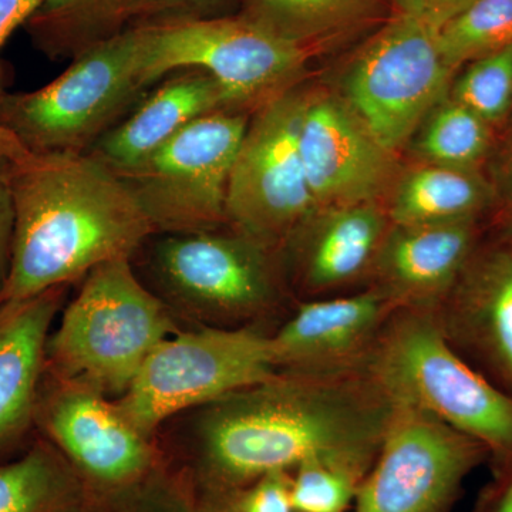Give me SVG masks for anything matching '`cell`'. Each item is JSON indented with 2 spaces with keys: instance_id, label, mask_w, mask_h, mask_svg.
<instances>
[{
  "instance_id": "cell-1",
  "label": "cell",
  "mask_w": 512,
  "mask_h": 512,
  "mask_svg": "<svg viewBox=\"0 0 512 512\" xmlns=\"http://www.w3.org/2000/svg\"><path fill=\"white\" fill-rule=\"evenodd\" d=\"M396 403L367 372H278L168 420L164 463L214 512L262 476L309 461L369 473Z\"/></svg>"
},
{
  "instance_id": "cell-2",
  "label": "cell",
  "mask_w": 512,
  "mask_h": 512,
  "mask_svg": "<svg viewBox=\"0 0 512 512\" xmlns=\"http://www.w3.org/2000/svg\"><path fill=\"white\" fill-rule=\"evenodd\" d=\"M6 171L16 221L0 303L83 281L156 234L127 184L92 154H30Z\"/></svg>"
},
{
  "instance_id": "cell-3",
  "label": "cell",
  "mask_w": 512,
  "mask_h": 512,
  "mask_svg": "<svg viewBox=\"0 0 512 512\" xmlns=\"http://www.w3.org/2000/svg\"><path fill=\"white\" fill-rule=\"evenodd\" d=\"M131 262L187 328L272 333L295 303L278 254L229 227L151 235Z\"/></svg>"
},
{
  "instance_id": "cell-4",
  "label": "cell",
  "mask_w": 512,
  "mask_h": 512,
  "mask_svg": "<svg viewBox=\"0 0 512 512\" xmlns=\"http://www.w3.org/2000/svg\"><path fill=\"white\" fill-rule=\"evenodd\" d=\"M180 329L138 278L131 258L114 259L94 268L64 305L46 340L45 373L117 400L148 355Z\"/></svg>"
},
{
  "instance_id": "cell-5",
  "label": "cell",
  "mask_w": 512,
  "mask_h": 512,
  "mask_svg": "<svg viewBox=\"0 0 512 512\" xmlns=\"http://www.w3.org/2000/svg\"><path fill=\"white\" fill-rule=\"evenodd\" d=\"M363 370L394 402L419 407L480 441L493 464L512 457V396L450 345L436 313L394 311Z\"/></svg>"
},
{
  "instance_id": "cell-6",
  "label": "cell",
  "mask_w": 512,
  "mask_h": 512,
  "mask_svg": "<svg viewBox=\"0 0 512 512\" xmlns=\"http://www.w3.org/2000/svg\"><path fill=\"white\" fill-rule=\"evenodd\" d=\"M144 29L86 50L33 92L0 94V126L29 153L86 154L146 96Z\"/></svg>"
},
{
  "instance_id": "cell-7",
  "label": "cell",
  "mask_w": 512,
  "mask_h": 512,
  "mask_svg": "<svg viewBox=\"0 0 512 512\" xmlns=\"http://www.w3.org/2000/svg\"><path fill=\"white\" fill-rule=\"evenodd\" d=\"M271 333L256 328H184L168 336L116 400L146 436L164 423L225 394L276 375Z\"/></svg>"
},
{
  "instance_id": "cell-8",
  "label": "cell",
  "mask_w": 512,
  "mask_h": 512,
  "mask_svg": "<svg viewBox=\"0 0 512 512\" xmlns=\"http://www.w3.org/2000/svg\"><path fill=\"white\" fill-rule=\"evenodd\" d=\"M141 28L147 87L178 70L201 69L220 84L229 109L244 113L295 86L311 55L239 13Z\"/></svg>"
},
{
  "instance_id": "cell-9",
  "label": "cell",
  "mask_w": 512,
  "mask_h": 512,
  "mask_svg": "<svg viewBox=\"0 0 512 512\" xmlns=\"http://www.w3.org/2000/svg\"><path fill=\"white\" fill-rule=\"evenodd\" d=\"M453 74L441 55L437 29L423 16L397 13L353 57L342 99L396 154L446 99Z\"/></svg>"
},
{
  "instance_id": "cell-10",
  "label": "cell",
  "mask_w": 512,
  "mask_h": 512,
  "mask_svg": "<svg viewBox=\"0 0 512 512\" xmlns=\"http://www.w3.org/2000/svg\"><path fill=\"white\" fill-rule=\"evenodd\" d=\"M248 124L244 111H214L119 175L156 234L227 227L229 175Z\"/></svg>"
},
{
  "instance_id": "cell-11",
  "label": "cell",
  "mask_w": 512,
  "mask_h": 512,
  "mask_svg": "<svg viewBox=\"0 0 512 512\" xmlns=\"http://www.w3.org/2000/svg\"><path fill=\"white\" fill-rule=\"evenodd\" d=\"M303 100L293 86L252 113L229 175L227 227L276 254L318 211L299 150Z\"/></svg>"
},
{
  "instance_id": "cell-12",
  "label": "cell",
  "mask_w": 512,
  "mask_h": 512,
  "mask_svg": "<svg viewBox=\"0 0 512 512\" xmlns=\"http://www.w3.org/2000/svg\"><path fill=\"white\" fill-rule=\"evenodd\" d=\"M35 430L66 458L99 512H109L111 504L164 463L156 437L133 426L116 400L46 373L37 396Z\"/></svg>"
},
{
  "instance_id": "cell-13",
  "label": "cell",
  "mask_w": 512,
  "mask_h": 512,
  "mask_svg": "<svg viewBox=\"0 0 512 512\" xmlns=\"http://www.w3.org/2000/svg\"><path fill=\"white\" fill-rule=\"evenodd\" d=\"M396 403V402H394ZM487 448L412 404L396 403L357 512H446Z\"/></svg>"
},
{
  "instance_id": "cell-14",
  "label": "cell",
  "mask_w": 512,
  "mask_h": 512,
  "mask_svg": "<svg viewBox=\"0 0 512 512\" xmlns=\"http://www.w3.org/2000/svg\"><path fill=\"white\" fill-rule=\"evenodd\" d=\"M299 150L318 211L383 204L399 177L394 154L335 94L305 92Z\"/></svg>"
},
{
  "instance_id": "cell-15",
  "label": "cell",
  "mask_w": 512,
  "mask_h": 512,
  "mask_svg": "<svg viewBox=\"0 0 512 512\" xmlns=\"http://www.w3.org/2000/svg\"><path fill=\"white\" fill-rule=\"evenodd\" d=\"M392 227L380 202L319 210L278 252L293 301L332 298L369 288Z\"/></svg>"
},
{
  "instance_id": "cell-16",
  "label": "cell",
  "mask_w": 512,
  "mask_h": 512,
  "mask_svg": "<svg viewBox=\"0 0 512 512\" xmlns=\"http://www.w3.org/2000/svg\"><path fill=\"white\" fill-rule=\"evenodd\" d=\"M434 313L450 345L512 396V232L477 245Z\"/></svg>"
},
{
  "instance_id": "cell-17",
  "label": "cell",
  "mask_w": 512,
  "mask_h": 512,
  "mask_svg": "<svg viewBox=\"0 0 512 512\" xmlns=\"http://www.w3.org/2000/svg\"><path fill=\"white\" fill-rule=\"evenodd\" d=\"M396 311L379 289L298 301L269 335L276 372H360Z\"/></svg>"
},
{
  "instance_id": "cell-18",
  "label": "cell",
  "mask_w": 512,
  "mask_h": 512,
  "mask_svg": "<svg viewBox=\"0 0 512 512\" xmlns=\"http://www.w3.org/2000/svg\"><path fill=\"white\" fill-rule=\"evenodd\" d=\"M478 220L392 225L384 238L370 286L394 309L436 312L480 244Z\"/></svg>"
},
{
  "instance_id": "cell-19",
  "label": "cell",
  "mask_w": 512,
  "mask_h": 512,
  "mask_svg": "<svg viewBox=\"0 0 512 512\" xmlns=\"http://www.w3.org/2000/svg\"><path fill=\"white\" fill-rule=\"evenodd\" d=\"M70 286L0 303V451L35 430L46 340Z\"/></svg>"
},
{
  "instance_id": "cell-20",
  "label": "cell",
  "mask_w": 512,
  "mask_h": 512,
  "mask_svg": "<svg viewBox=\"0 0 512 512\" xmlns=\"http://www.w3.org/2000/svg\"><path fill=\"white\" fill-rule=\"evenodd\" d=\"M178 72L147 93L89 154L121 175L143 163L192 121L214 111L231 110L224 90L211 74L201 69Z\"/></svg>"
},
{
  "instance_id": "cell-21",
  "label": "cell",
  "mask_w": 512,
  "mask_h": 512,
  "mask_svg": "<svg viewBox=\"0 0 512 512\" xmlns=\"http://www.w3.org/2000/svg\"><path fill=\"white\" fill-rule=\"evenodd\" d=\"M493 190L477 170L420 163L397 177L386 207L392 225L480 220Z\"/></svg>"
},
{
  "instance_id": "cell-22",
  "label": "cell",
  "mask_w": 512,
  "mask_h": 512,
  "mask_svg": "<svg viewBox=\"0 0 512 512\" xmlns=\"http://www.w3.org/2000/svg\"><path fill=\"white\" fill-rule=\"evenodd\" d=\"M0 512H99V508L62 453L37 434L22 457L0 464Z\"/></svg>"
},
{
  "instance_id": "cell-23",
  "label": "cell",
  "mask_w": 512,
  "mask_h": 512,
  "mask_svg": "<svg viewBox=\"0 0 512 512\" xmlns=\"http://www.w3.org/2000/svg\"><path fill=\"white\" fill-rule=\"evenodd\" d=\"M141 0H40L25 28L52 60H72L134 25Z\"/></svg>"
},
{
  "instance_id": "cell-24",
  "label": "cell",
  "mask_w": 512,
  "mask_h": 512,
  "mask_svg": "<svg viewBox=\"0 0 512 512\" xmlns=\"http://www.w3.org/2000/svg\"><path fill=\"white\" fill-rule=\"evenodd\" d=\"M387 0H242L238 13L311 53L380 18Z\"/></svg>"
},
{
  "instance_id": "cell-25",
  "label": "cell",
  "mask_w": 512,
  "mask_h": 512,
  "mask_svg": "<svg viewBox=\"0 0 512 512\" xmlns=\"http://www.w3.org/2000/svg\"><path fill=\"white\" fill-rule=\"evenodd\" d=\"M421 163L477 170L491 148V126L473 111L446 97L414 134Z\"/></svg>"
},
{
  "instance_id": "cell-26",
  "label": "cell",
  "mask_w": 512,
  "mask_h": 512,
  "mask_svg": "<svg viewBox=\"0 0 512 512\" xmlns=\"http://www.w3.org/2000/svg\"><path fill=\"white\" fill-rule=\"evenodd\" d=\"M451 70L512 46V0H474L437 30Z\"/></svg>"
},
{
  "instance_id": "cell-27",
  "label": "cell",
  "mask_w": 512,
  "mask_h": 512,
  "mask_svg": "<svg viewBox=\"0 0 512 512\" xmlns=\"http://www.w3.org/2000/svg\"><path fill=\"white\" fill-rule=\"evenodd\" d=\"M450 99L491 127L503 121L512 109V46L468 63Z\"/></svg>"
},
{
  "instance_id": "cell-28",
  "label": "cell",
  "mask_w": 512,
  "mask_h": 512,
  "mask_svg": "<svg viewBox=\"0 0 512 512\" xmlns=\"http://www.w3.org/2000/svg\"><path fill=\"white\" fill-rule=\"evenodd\" d=\"M365 474L342 464L309 461L291 473L295 512H345L356 500Z\"/></svg>"
},
{
  "instance_id": "cell-29",
  "label": "cell",
  "mask_w": 512,
  "mask_h": 512,
  "mask_svg": "<svg viewBox=\"0 0 512 512\" xmlns=\"http://www.w3.org/2000/svg\"><path fill=\"white\" fill-rule=\"evenodd\" d=\"M109 512H202L183 478L163 463L147 480L111 504Z\"/></svg>"
},
{
  "instance_id": "cell-30",
  "label": "cell",
  "mask_w": 512,
  "mask_h": 512,
  "mask_svg": "<svg viewBox=\"0 0 512 512\" xmlns=\"http://www.w3.org/2000/svg\"><path fill=\"white\" fill-rule=\"evenodd\" d=\"M242 0H141L133 26L165 25L235 15Z\"/></svg>"
},
{
  "instance_id": "cell-31",
  "label": "cell",
  "mask_w": 512,
  "mask_h": 512,
  "mask_svg": "<svg viewBox=\"0 0 512 512\" xmlns=\"http://www.w3.org/2000/svg\"><path fill=\"white\" fill-rule=\"evenodd\" d=\"M214 512H295L291 501V473L265 474Z\"/></svg>"
},
{
  "instance_id": "cell-32",
  "label": "cell",
  "mask_w": 512,
  "mask_h": 512,
  "mask_svg": "<svg viewBox=\"0 0 512 512\" xmlns=\"http://www.w3.org/2000/svg\"><path fill=\"white\" fill-rule=\"evenodd\" d=\"M8 158L0 154V301L8 284L15 239V202L8 180Z\"/></svg>"
},
{
  "instance_id": "cell-33",
  "label": "cell",
  "mask_w": 512,
  "mask_h": 512,
  "mask_svg": "<svg viewBox=\"0 0 512 512\" xmlns=\"http://www.w3.org/2000/svg\"><path fill=\"white\" fill-rule=\"evenodd\" d=\"M493 466L494 480L481 493L476 512H512V457Z\"/></svg>"
},
{
  "instance_id": "cell-34",
  "label": "cell",
  "mask_w": 512,
  "mask_h": 512,
  "mask_svg": "<svg viewBox=\"0 0 512 512\" xmlns=\"http://www.w3.org/2000/svg\"><path fill=\"white\" fill-rule=\"evenodd\" d=\"M39 5L40 0H0V52L12 33L28 23ZM5 92V72L0 62V94Z\"/></svg>"
},
{
  "instance_id": "cell-35",
  "label": "cell",
  "mask_w": 512,
  "mask_h": 512,
  "mask_svg": "<svg viewBox=\"0 0 512 512\" xmlns=\"http://www.w3.org/2000/svg\"><path fill=\"white\" fill-rule=\"evenodd\" d=\"M473 2L474 0H429L423 18L434 29L439 30L441 26L446 25L448 20L463 12Z\"/></svg>"
},
{
  "instance_id": "cell-36",
  "label": "cell",
  "mask_w": 512,
  "mask_h": 512,
  "mask_svg": "<svg viewBox=\"0 0 512 512\" xmlns=\"http://www.w3.org/2000/svg\"><path fill=\"white\" fill-rule=\"evenodd\" d=\"M500 185L505 212H507L508 227L512 231V148L500 168Z\"/></svg>"
},
{
  "instance_id": "cell-37",
  "label": "cell",
  "mask_w": 512,
  "mask_h": 512,
  "mask_svg": "<svg viewBox=\"0 0 512 512\" xmlns=\"http://www.w3.org/2000/svg\"><path fill=\"white\" fill-rule=\"evenodd\" d=\"M0 154L9 161H22L32 153H29L8 130L0 126Z\"/></svg>"
},
{
  "instance_id": "cell-38",
  "label": "cell",
  "mask_w": 512,
  "mask_h": 512,
  "mask_svg": "<svg viewBox=\"0 0 512 512\" xmlns=\"http://www.w3.org/2000/svg\"><path fill=\"white\" fill-rule=\"evenodd\" d=\"M394 2L402 15L419 16L420 18L426 12L429 0H394Z\"/></svg>"
},
{
  "instance_id": "cell-39",
  "label": "cell",
  "mask_w": 512,
  "mask_h": 512,
  "mask_svg": "<svg viewBox=\"0 0 512 512\" xmlns=\"http://www.w3.org/2000/svg\"><path fill=\"white\" fill-rule=\"evenodd\" d=\"M510 232H512V231H510Z\"/></svg>"
}]
</instances>
